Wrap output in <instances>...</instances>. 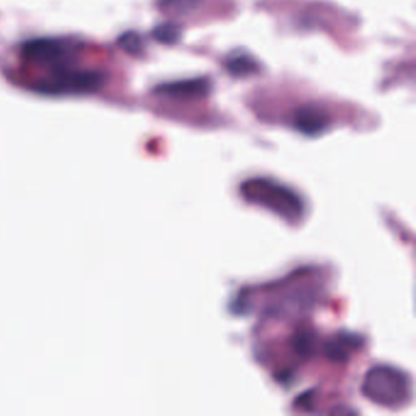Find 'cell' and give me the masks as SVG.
Wrapping results in <instances>:
<instances>
[{"mask_svg":"<svg viewBox=\"0 0 416 416\" xmlns=\"http://www.w3.org/2000/svg\"><path fill=\"white\" fill-rule=\"evenodd\" d=\"M406 378L396 370L375 369L366 376L364 391L369 398L382 404H396L406 396Z\"/></svg>","mask_w":416,"mask_h":416,"instance_id":"cell-3","label":"cell"},{"mask_svg":"<svg viewBox=\"0 0 416 416\" xmlns=\"http://www.w3.org/2000/svg\"><path fill=\"white\" fill-rule=\"evenodd\" d=\"M329 124V112L319 104L310 103L298 107L295 112V126L305 135H318Z\"/></svg>","mask_w":416,"mask_h":416,"instance_id":"cell-4","label":"cell"},{"mask_svg":"<svg viewBox=\"0 0 416 416\" xmlns=\"http://www.w3.org/2000/svg\"><path fill=\"white\" fill-rule=\"evenodd\" d=\"M105 78L102 73L89 70H77L73 66L52 71L49 77L39 81L34 91L43 94H80L96 92L102 87Z\"/></svg>","mask_w":416,"mask_h":416,"instance_id":"cell-1","label":"cell"},{"mask_svg":"<svg viewBox=\"0 0 416 416\" xmlns=\"http://www.w3.org/2000/svg\"><path fill=\"white\" fill-rule=\"evenodd\" d=\"M202 4V0H160V9L174 16L192 14Z\"/></svg>","mask_w":416,"mask_h":416,"instance_id":"cell-7","label":"cell"},{"mask_svg":"<svg viewBox=\"0 0 416 416\" xmlns=\"http://www.w3.org/2000/svg\"><path fill=\"white\" fill-rule=\"evenodd\" d=\"M119 44L130 54H138L142 50V39L136 32H127L119 39Z\"/></svg>","mask_w":416,"mask_h":416,"instance_id":"cell-9","label":"cell"},{"mask_svg":"<svg viewBox=\"0 0 416 416\" xmlns=\"http://www.w3.org/2000/svg\"><path fill=\"white\" fill-rule=\"evenodd\" d=\"M154 38L163 44H176L179 43V39L182 37V29L179 24L168 22L158 26L153 31Z\"/></svg>","mask_w":416,"mask_h":416,"instance_id":"cell-8","label":"cell"},{"mask_svg":"<svg viewBox=\"0 0 416 416\" xmlns=\"http://www.w3.org/2000/svg\"><path fill=\"white\" fill-rule=\"evenodd\" d=\"M226 68L235 77H248L258 73L259 65L251 55L238 53L228 59Z\"/></svg>","mask_w":416,"mask_h":416,"instance_id":"cell-6","label":"cell"},{"mask_svg":"<svg viewBox=\"0 0 416 416\" xmlns=\"http://www.w3.org/2000/svg\"><path fill=\"white\" fill-rule=\"evenodd\" d=\"M155 92L174 98H187V99L203 98L210 92V83L204 78L165 83L155 88Z\"/></svg>","mask_w":416,"mask_h":416,"instance_id":"cell-5","label":"cell"},{"mask_svg":"<svg viewBox=\"0 0 416 416\" xmlns=\"http://www.w3.org/2000/svg\"><path fill=\"white\" fill-rule=\"evenodd\" d=\"M77 50L68 42L60 39H34L24 44L22 55L29 63L55 71L73 66Z\"/></svg>","mask_w":416,"mask_h":416,"instance_id":"cell-2","label":"cell"}]
</instances>
